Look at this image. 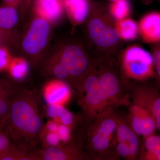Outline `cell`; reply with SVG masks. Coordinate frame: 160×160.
Here are the masks:
<instances>
[{"label":"cell","mask_w":160,"mask_h":160,"mask_svg":"<svg viewBox=\"0 0 160 160\" xmlns=\"http://www.w3.org/2000/svg\"><path fill=\"white\" fill-rule=\"evenodd\" d=\"M9 138L6 134L0 132V157L10 147Z\"/></svg>","instance_id":"4dcf8cb0"},{"label":"cell","mask_w":160,"mask_h":160,"mask_svg":"<svg viewBox=\"0 0 160 160\" xmlns=\"http://www.w3.org/2000/svg\"><path fill=\"white\" fill-rule=\"evenodd\" d=\"M30 152L34 160H82L86 158L82 150V144L72 141L68 144Z\"/></svg>","instance_id":"8992f818"},{"label":"cell","mask_w":160,"mask_h":160,"mask_svg":"<svg viewBox=\"0 0 160 160\" xmlns=\"http://www.w3.org/2000/svg\"><path fill=\"white\" fill-rule=\"evenodd\" d=\"M49 29L47 20L42 18L35 19L23 40L24 50L30 54H35L39 52L46 46Z\"/></svg>","instance_id":"ba28073f"},{"label":"cell","mask_w":160,"mask_h":160,"mask_svg":"<svg viewBox=\"0 0 160 160\" xmlns=\"http://www.w3.org/2000/svg\"><path fill=\"white\" fill-rule=\"evenodd\" d=\"M158 2H159L160 4V0H158Z\"/></svg>","instance_id":"e575fe53"},{"label":"cell","mask_w":160,"mask_h":160,"mask_svg":"<svg viewBox=\"0 0 160 160\" xmlns=\"http://www.w3.org/2000/svg\"><path fill=\"white\" fill-rule=\"evenodd\" d=\"M116 154L118 156L127 160H132L130 150L128 146L122 143L116 142Z\"/></svg>","instance_id":"f1b7e54d"},{"label":"cell","mask_w":160,"mask_h":160,"mask_svg":"<svg viewBox=\"0 0 160 160\" xmlns=\"http://www.w3.org/2000/svg\"><path fill=\"white\" fill-rule=\"evenodd\" d=\"M108 1H110V2H112L114 1H117V0H108Z\"/></svg>","instance_id":"836d02e7"},{"label":"cell","mask_w":160,"mask_h":160,"mask_svg":"<svg viewBox=\"0 0 160 160\" xmlns=\"http://www.w3.org/2000/svg\"><path fill=\"white\" fill-rule=\"evenodd\" d=\"M150 53L153 60L154 69L160 81V42L153 44Z\"/></svg>","instance_id":"83f0119b"},{"label":"cell","mask_w":160,"mask_h":160,"mask_svg":"<svg viewBox=\"0 0 160 160\" xmlns=\"http://www.w3.org/2000/svg\"><path fill=\"white\" fill-rule=\"evenodd\" d=\"M21 4L23 3H29L30 0H20Z\"/></svg>","instance_id":"d6a6232c"},{"label":"cell","mask_w":160,"mask_h":160,"mask_svg":"<svg viewBox=\"0 0 160 160\" xmlns=\"http://www.w3.org/2000/svg\"><path fill=\"white\" fill-rule=\"evenodd\" d=\"M43 114L48 119L52 120L59 124L68 126L74 130L80 121V118L65 108L58 104L46 105L43 107Z\"/></svg>","instance_id":"9a60e30c"},{"label":"cell","mask_w":160,"mask_h":160,"mask_svg":"<svg viewBox=\"0 0 160 160\" xmlns=\"http://www.w3.org/2000/svg\"><path fill=\"white\" fill-rule=\"evenodd\" d=\"M138 34L143 42L155 44L160 42V12H152L140 20Z\"/></svg>","instance_id":"5bb4252c"},{"label":"cell","mask_w":160,"mask_h":160,"mask_svg":"<svg viewBox=\"0 0 160 160\" xmlns=\"http://www.w3.org/2000/svg\"><path fill=\"white\" fill-rule=\"evenodd\" d=\"M10 61V55L7 49L0 47V71L8 67Z\"/></svg>","instance_id":"f546056e"},{"label":"cell","mask_w":160,"mask_h":160,"mask_svg":"<svg viewBox=\"0 0 160 160\" xmlns=\"http://www.w3.org/2000/svg\"><path fill=\"white\" fill-rule=\"evenodd\" d=\"M59 61L66 67L69 78L82 77L89 68V61L86 55L77 46H67Z\"/></svg>","instance_id":"9c48e42d"},{"label":"cell","mask_w":160,"mask_h":160,"mask_svg":"<svg viewBox=\"0 0 160 160\" xmlns=\"http://www.w3.org/2000/svg\"><path fill=\"white\" fill-rule=\"evenodd\" d=\"M128 106L127 120L135 132L144 138L154 134L156 129L155 120L149 109L133 98Z\"/></svg>","instance_id":"5b68a950"},{"label":"cell","mask_w":160,"mask_h":160,"mask_svg":"<svg viewBox=\"0 0 160 160\" xmlns=\"http://www.w3.org/2000/svg\"><path fill=\"white\" fill-rule=\"evenodd\" d=\"M7 6H11L12 7H17L21 4L20 0H3Z\"/></svg>","instance_id":"1f68e13d"},{"label":"cell","mask_w":160,"mask_h":160,"mask_svg":"<svg viewBox=\"0 0 160 160\" xmlns=\"http://www.w3.org/2000/svg\"><path fill=\"white\" fill-rule=\"evenodd\" d=\"M42 95L46 105H63L71 98V88L69 84L58 79L50 81L44 86Z\"/></svg>","instance_id":"4fadbf2b"},{"label":"cell","mask_w":160,"mask_h":160,"mask_svg":"<svg viewBox=\"0 0 160 160\" xmlns=\"http://www.w3.org/2000/svg\"><path fill=\"white\" fill-rule=\"evenodd\" d=\"M72 130L68 126L59 124L57 133L59 137L62 145L68 144L72 142Z\"/></svg>","instance_id":"484cf974"},{"label":"cell","mask_w":160,"mask_h":160,"mask_svg":"<svg viewBox=\"0 0 160 160\" xmlns=\"http://www.w3.org/2000/svg\"><path fill=\"white\" fill-rule=\"evenodd\" d=\"M123 73L127 78L144 81L152 78L154 66L150 52L137 46H129L122 60Z\"/></svg>","instance_id":"277c9868"},{"label":"cell","mask_w":160,"mask_h":160,"mask_svg":"<svg viewBox=\"0 0 160 160\" xmlns=\"http://www.w3.org/2000/svg\"><path fill=\"white\" fill-rule=\"evenodd\" d=\"M9 90L4 89L0 86V118L4 117L8 114L10 107V102L8 99Z\"/></svg>","instance_id":"d4e9b609"},{"label":"cell","mask_w":160,"mask_h":160,"mask_svg":"<svg viewBox=\"0 0 160 160\" xmlns=\"http://www.w3.org/2000/svg\"><path fill=\"white\" fill-rule=\"evenodd\" d=\"M98 76L103 95L110 107L129 104L130 102H128L124 94L125 90H123L119 80L113 72L102 71Z\"/></svg>","instance_id":"52a82bcc"},{"label":"cell","mask_w":160,"mask_h":160,"mask_svg":"<svg viewBox=\"0 0 160 160\" xmlns=\"http://www.w3.org/2000/svg\"><path fill=\"white\" fill-rule=\"evenodd\" d=\"M139 136L129 125L127 119L119 116L115 138L116 142L122 143L128 146L132 160L138 158L140 149Z\"/></svg>","instance_id":"7c38bea8"},{"label":"cell","mask_w":160,"mask_h":160,"mask_svg":"<svg viewBox=\"0 0 160 160\" xmlns=\"http://www.w3.org/2000/svg\"><path fill=\"white\" fill-rule=\"evenodd\" d=\"M132 96L146 106L155 120L156 129L160 132V93L153 87L141 86L135 87Z\"/></svg>","instance_id":"8fae6325"},{"label":"cell","mask_w":160,"mask_h":160,"mask_svg":"<svg viewBox=\"0 0 160 160\" xmlns=\"http://www.w3.org/2000/svg\"><path fill=\"white\" fill-rule=\"evenodd\" d=\"M63 3L64 9L74 23L82 22L89 14L88 0H63Z\"/></svg>","instance_id":"e0dca14e"},{"label":"cell","mask_w":160,"mask_h":160,"mask_svg":"<svg viewBox=\"0 0 160 160\" xmlns=\"http://www.w3.org/2000/svg\"><path fill=\"white\" fill-rule=\"evenodd\" d=\"M52 73L57 79L64 81L69 78L66 67L59 61L53 65L52 69Z\"/></svg>","instance_id":"4316f807"},{"label":"cell","mask_w":160,"mask_h":160,"mask_svg":"<svg viewBox=\"0 0 160 160\" xmlns=\"http://www.w3.org/2000/svg\"><path fill=\"white\" fill-rule=\"evenodd\" d=\"M2 160H34L30 152H26L19 147H11L0 157Z\"/></svg>","instance_id":"603a6c76"},{"label":"cell","mask_w":160,"mask_h":160,"mask_svg":"<svg viewBox=\"0 0 160 160\" xmlns=\"http://www.w3.org/2000/svg\"><path fill=\"white\" fill-rule=\"evenodd\" d=\"M8 68L10 75L16 80H22L25 78L29 72L28 63L24 59L20 58L11 60Z\"/></svg>","instance_id":"44dd1931"},{"label":"cell","mask_w":160,"mask_h":160,"mask_svg":"<svg viewBox=\"0 0 160 160\" xmlns=\"http://www.w3.org/2000/svg\"><path fill=\"white\" fill-rule=\"evenodd\" d=\"M88 29L92 41L100 47L113 46L117 43L120 39L115 28L108 26L98 18H94L90 20Z\"/></svg>","instance_id":"30bf717a"},{"label":"cell","mask_w":160,"mask_h":160,"mask_svg":"<svg viewBox=\"0 0 160 160\" xmlns=\"http://www.w3.org/2000/svg\"><path fill=\"white\" fill-rule=\"evenodd\" d=\"M119 116L110 108L93 122L87 125L86 149L95 158L106 157L113 146Z\"/></svg>","instance_id":"7a4b0ae2"},{"label":"cell","mask_w":160,"mask_h":160,"mask_svg":"<svg viewBox=\"0 0 160 160\" xmlns=\"http://www.w3.org/2000/svg\"><path fill=\"white\" fill-rule=\"evenodd\" d=\"M138 158L160 160V136L153 134L144 138Z\"/></svg>","instance_id":"ac0fdd59"},{"label":"cell","mask_w":160,"mask_h":160,"mask_svg":"<svg viewBox=\"0 0 160 160\" xmlns=\"http://www.w3.org/2000/svg\"><path fill=\"white\" fill-rule=\"evenodd\" d=\"M130 10L128 0H117L112 2L109 8L110 14L117 21L127 18Z\"/></svg>","instance_id":"7402d4cb"},{"label":"cell","mask_w":160,"mask_h":160,"mask_svg":"<svg viewBox=\"0 0 160 160\" xmlns=\"http://www.w3.org/2000/svg\"><path fill=\"white\" fill-rule=\"evenodd\" d=\"M39 140L42 143L43 148L62 145L57 132L47 131L43 128L40 133Z\"/></svg>","instance_id":"cb8c5ba5"},{"label":"cell","mask_w":160,"mask_h":160,"mask_svg":"<svg viewBox=\"0 0 160 160\" xmlns=\"http://www.w3.org/2000/svg\"><path fill=\"white\" fill-rule=\"evenodd\" d=\"M76 89L78 103L86 125L111 108L103 95L96 75L89 74Z\"/></svg>","instance_id":"3957f363"},{"label":"cell","mask_w":160,"mask_h":160,"mask_svg":"<svg viewBox=\"0 0 160 160\" xmlns=\"http://www.w3.org/2000/svg\"><path fill=\"white\" fill-rule=\"evenodd\" d=\"M18 14L15 7L7 6L0 7V28L9 29L16 25Z\"/></svg>","instance_id":"ffe728a7"},{"label":"cell","mask_w":160,"mask_h":160,"mask_svg":"<svg viewBox=\"0 0 160 160\" xmlns=\"http://www.w3.org/2000/svg\"><path fill=\"white\" fill-rule=\"evenodd\" d=\"M38 98L31 90H18L8 115V132L18 147L26 152L35 150L44 122Z\"/></svg>","instance_id":"6da1fadb"},{"label":"cell","mask_w":160,"mask_h":160,"mask_svg":"<svg viewBox=\"0 0 160 160\" xmlns=\"http://www.w3.org/2000/svg\"><path fill=\"white\" fill-rule=\"evenodd\" d=\"M115 28L120 38L123 40H134L138 34V24L133 20L128 18L118 21Z\"/></svg>","instance_id":"d6986e66"},{"label":"cell","mask_w":160,"mask_h":160,"mask_svg":"<svg viewBox=\"0 0 160 160\" xmlns=\"http://www.w3.org/2000/svg\"><path fill=\"white\" fill-rule=\"evenodd\" d=\"M34 6L41 18L51 22L59 18L64 8L63 0H35Z\"/></svg>","instance_id":"2e32d148"}]
</instances>
